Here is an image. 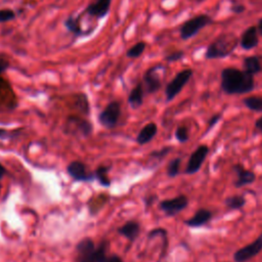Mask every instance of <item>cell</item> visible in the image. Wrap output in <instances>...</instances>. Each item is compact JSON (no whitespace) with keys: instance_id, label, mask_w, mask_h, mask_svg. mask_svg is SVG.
I'll return each mask as SVG.
<instances>
[{"instance_id":"obj_12","label":"cell","mask_w":262,"mask_h":262,"mask_svg":"<svg viewBox=\"0 0 262 262\" xmlns=\"http://www.w3.org/2000/svg\"><path fill=\"white\" fill-rule=\"evenodd\" d=\"M208 154H209V147L207 145L202 144V145L198 146L192 151V154L190 155V157L188 159L185 173L188 175H192V174L196 173L201 169V166L205 162Z\"/></svg>"},{"instance_id":"obj_16","label":"cell","mask_w":262,"mask_h":262,"mask_svg":"<svg viewBox=\"0 0 262 262\" xmlns=\"http://www.w3.org/2000/svg\"><path fill=\"white\" fill-rule=\"evenodd\" d=\"M213 217V214L210 210L205 209V208H201L199 209L192 217H190L189 219L184 221V224L188 227H192V228H196V227H201L205 224H207Z\"/></svg>"},{"instance_id":"obj_8","label":"cell","mask_w":262,"mask_h":262,"mask_svg":"<svg viewBox=\"0 0 262 262\" xmlns=\"http://www.w3.org/2000/svg\"><path fill=\"white\" fill-rule=\"evenodd\" d=\"M188 206V199L184 194L177 195L172 199H166L160 202V209L169 217H173L183 211Z\"/></svg>"},{"instance_id":"obj_37","label":"cell","mask_w":262,"mask_h":262,"mask_svg":"<svg viewBox=\"0 0 262 262\" xmlns=\"http://www.w3.org/2000/svg\"><path fill=\"white\" fill-rule=\"evenodd\" d=\"M157 200V195L155 194H150V195H147L143 199V203L145 205V207H149L150 205L154 204V202Z\"/></svg>"},{"instance_id":"obj_2","label":"cell","mask_w":262,"mask_h":262,"mask_svg":"<svg viewBox=\"0 0 262 262\" xmlns=\"http://www.w3.org/2000/svg\"><path fill=\"white\" fill-rule=\"evenodd\" d=\"M107 248V241H102L96 247L92 238L84 237L76 245L77 262H102L106 256Z\"/></svg>"},{"instance_id":"obj_41","label":"cell","mask_w":262,"mask_h":262,"mask_svg":"<svg viewBox=\"0 0 262 262\" xmlns=\"http://www.w3.org/2000/svg\"><path fill=\"white\" fill-rule=\"evenodd\" d=\"M0 189H1V185H0Z\"/></svg>"},{"instance_id":"obj_27","label":"cell","mask_w":262,"mask_h":262,"mask_svg":"<svg viewBox=\"0 0 262 262\" xmlns=\"http://www.w3.org/2000/svg\"><path fill=\"white\" fill-rule=\"evenodd\" d=\"M180 163L181 159L180 158H175L171 160L167 166V175L171 178L176 177L179 174L180 171Z\"/></svg>"},{"instance_id":"obj_32","label":"cell","mask_w":262,"mask_h":262,"mask_svg":"<svg viewBox=\"0 0 262 262\" xmlns=\"http://www.w3.org/2000/svg\"><path fill=\"white\" fill-rule=\"evenodd\" d=\"M220 119H221V115L220 114H216V115H213L211 118H210V120H209V122H208V128H207V130L205 131V133H207V132H209L219 121H220Z\"/></svg>"},{"instance_id":"obj_6","label":"cell","mask_w":262,"mask_h":262,"mask_svg":"<svg viewBox=\"0 0 262 262\" xmlns=\"http://www.w3.org/2000/svg\"><path fill=\"white\" fill-rule=\"evenodd\" d=\"M121 116V103L113 100L99 113L98 122L106 129H113L117 126Z\"/></svg>"},{"instance_id":"obj_35","label":"cell","mask_w":262,"mask_h":262,"mask_svg":"<svg viewBox=\"0 0 262 262\" xmlns=\"http://www.w3.org/2000/svg\"><path fill=\"white\" fill-rule=\"evenodd\" d=\"M102 262H124V261L119 255L112 254L110 256H105V258L102 260Z\"/></svg>"},{"instance_id":"obj_11","label":"cell","mask_w":262,"mask_h":262,"mask_svg":"<svg viewBox=\"0 0 262 262\" xmlns=\"http://www.w3.org/2000/svg\"><path fill=\"white\" fill-rule=\"evenodd\" d=\"M161 69H162V66L158 64L149 68L144 73L142 78V85H143L144 92L148 94H152L160 90V88L162 87V80L160 78L158 71Z\"/></svg>"},{"instance_id":"obj_18","label":"cell","mask_w":262,"mask_h":262,"mask_svg":"<svg viewBox=\"0 0 262 262\" xmlns=\"http://www.w3.org/2000/svg\"><path fill=\"white\" fill-rule=\"evenodd\" d=\"M158 133V126L156 123H148L145 126L142 127V129L139 131L137 137H136V142L139 145H143L148 143L151 139H154V137L156 136V134Z\"/></svg>"},{"instance_id":"obj_5","label":"cell","mask_w":262,"mask_h":262,"mask_svg":"<svg viewBox=\"0 0 262 262\" xmlns=\"http://www.w3.org/2000/svg\"><path fill=\"white\" fill-rule=\"evenodd\" d=\"M193 72L191 69H184L176 74V76L167 84L165 88L166 101L173 100L188 83Z\"/></svg>"},{"instance_id":"obj_10","label":"cell","mask_w":262,"mask_h":262,"mask_svg":"<svg viewBox=\"0 0 262 262\" xmlns=\"http://www.w3.org/2000/svg\"><path fill=\"white\" fill-rule=\"evenodd\" d=\"M68 174L76 181L91 182L95 180V173L89 172L86 165L81 161H73L67 167Z\"/></svg>"},{"instance_id":"obj_14","label":"cell","mask_w":262,"mask_h":262,"mask_svg":"<svg viewBox=\"0 0 262 262\" xmlns=\"http://www.w3.org/2000/svg\"><path fill=\"white\" fill-rule=\"evenodd\" d=\"M232 169L236 174V180L234 181V186L237 187V188L249 185V184L253 183L256 180L255 173L250 171V170H247L241 164L233 165Z\"/></svg>"},{"instance_id":"obj_7","label":"cell","mask_w":262,"mask_h":262,"mask_svg":"<svg viewBox=\"0 0 262 262\" xmlns=\"http://www.w3.org/2000/svg\"><path fill=\"white\" fill-rule=\"evenodd\" d=\"M92 131H93L92 124L88 120L80 118L75 115L68 117L64 125L66 133L78 134L86 137V136H89L92 133Z\"/></svg>"},{"instance_id":"obj_4","label":"cell","mask_w":262,"mask_h":262,"mask_svg":"<svg viewBox=\"0 0 262 262\" xmlns=\"http://www.w3.org/2000/svg\"><path fill=\"white\" fill-rule=\"evenodd\" d=\"M213 23V18L208 14L195 15L182 24L179 30L180 38L182 40H188L194 37L201 30Z\"/></svg>"},{"instance_id":"obj_22","label":"cell","mask_w":262,"mask_h":262,"mask_svg":"<svg viewBox=\"0 0 262 262\" xmlns=\"http://www.w3.org/2000/svg\"><path fill=\"white\" fill-rule=\"evenodd\" d=\"M156 236H161L163 239V247H162V253L160 255V258L163 259L167 253V249H168V233L167 230L164 228H155L152 230H150L147 234V238L151 239L155 238Z\"/></svg>"},{"instance_id":"obj_28","label":"cell","mask_w":262,"mask_h":262,"mask_svg":"<svg viewBox=\"0 0 262 262\" xmlns=\"http://www.w3.org/2000/svg\"><path fill=\"white\" fill-rule=\"evenodd\" d=\"M171 149H172L171 146H165V147H162L161 149L152 150V151L149 154V159H151L152 161L161 162V161L171 151Z\"/></svg>"},{"instance_id":"obj_21","label":"cell","mask_w":262,"mask_h":262,"mask_svg":"<svg viewBox=\"0 0 262 262\" xmlns=\"http://www.w3.org/2000/svg\"><path fill=\"white\" fill-rule=\"evenodd\" d=\"M63 26L64 28L70 32L72 33L74 36L76 37H79V36H82L84 35V31L81 27V23H80V16L79 17H75L73 15H70L63 23Z\"/></svg>"},{"instance_id":"obj_19","label":"cell","mask_w":262,"mask_h":262,"mask_svg":"<svg viewBox=\"0 0 262 262\" xmlns=\"http://www.w3.org/2000/svg\"><path fill=\"white\" fill-rule=\"evenodd\" d=\"M143 96H144V89L142 83L136 84L133 89L130 91L127 101L130 104V106L134 110L140 107L143 103Z\"/></svg>"},{"instance_id":"obj_38","label":"cell","mask_w":262,"mask_h":262,"mask_svg":"<svg viewBox=\"0 0 262 262\" xmlns=\"http://www.w3.org/2000/svg\"><path fill=\"white\" fill-rule=\"evenodd\" d=\"M255 128H256L260 133H262V116L256 120V122H255Z\"/></svg>"},{"instance_id":"obj_40","label":"cell","mask_w":262,"mask_h":262,"mask_svg":"<svg viewBox=\"0 0 262 262\" xmlns=\"http://www.w3.org/2000/svg\"><path fill=\"white\" fill-rule=\"evenodd\" d=\"M257 30H258L259 35H260V36H262V18H260V19H259V21H258Z\"/></svg>"},{"instance_id":"obj_25","label":"cell","mask_w":262,"mask_h":262,"mask_svg":"<svg viewBox=\"0 0 262 262\" xmlns=\"http://www.w3.org/2000/svg\"><path fill=\"white\" fill-rule=\"evenodd\" d=\"M225 205L229 210H239L246 205V199L239 194L231 195L225 199Z\"/></svg>"},{"instance_id":"obj_39","label":"cell","mask_w":262,"mask_h":262,"mask_svg":"<svg viewBox=\"0 0 262 262\" xmlns=\"http://www.w3.org/2000/svg\"><path fill=\"white\" fill-rule=\"evenodd\" d=\"M5 174H6V169H5V167L0 163V180L4 177Z\"/></svg>"},{"instance_id":"obj_20","label":"cell","mask_w":262,"mask_h":262,"mask_svg":"<svg viewBox=\"0 0 262 262\" xmlns=\"http://www.w3.org/2000/svg\"><path fill=\"white\" fill-rule=\"evenodd\" d=\"M243 68H244V71L254 76L262 71L261 60L257 55L247 56L243 60Z\"/></svg>"},{"instance_id":"obj_29","label":"cell","mask_w":262,"mask_h":262,"mask_svg":"<svg viewBox=\"0 0 262 262\" xmlns=\"http://www.w3.org/2000/svg\"><path fill=\"white\" fill-rule=\"evenodd\" d=\"M175 138L180 143H185L189 139L187 127H185V126L177 127V129L175 130Z\"/></svg>"},{"instance_id":"obj_24","label":"cell","mask_w":262,"mask_h":262,"mask_svg":"<svg viewBox=\"0 0 262 262\" xmlns=\"http://www.w3.org/2000/svg\"><path fill=\"white\" fill-rule=\"evenodd\" d=\"M243 103L245 106H247L249 110L257 113L262 112V96H249L243 99Z\"/></svg>"},{"instance_id":"obj_34","label":"cell","mask_w":262,"mask_h":262,"mask_svg":"<svg viewBox=\"0 0 262 262\" xmlns=\"http://www.w3.org/2000/svg\"><path fill=\"white\" fill-rule=\"evenodd\" d=\"M230 9H231L232 12L239 14V13H243V12L246 10V7H245L243 4L234 3V4H232V5L230 6Z\"/></svg>"},{"instance_id":"obj_15","label":"cell","mask_w":262,"mask_h":262,"mask_svg":"<svg viewBox=\"0 0 262 262\" xmlns=\"http://www.w3.org/2000/svg\"><path fill=\"white\" fill-rule=\"evenodd\" d=\"M111 4H112V0H96L90 3L86 7L85 11L87 14L91 16L102 18L110 12Z\"/></svg>"},{"instance_id":"obj_9","label":"cell","mask_w":262,"mask_h":262,"mask_svg":"<svg viewBox=\"0 0 262 262\" xmlns=\"http://www.w3.org/2000/svg\"><path fill=\"white\" fill-rule=\"evenodd\" d=\"M262 251V232L251 244L236 250L233 254L234 262H247L256 257Z\"/></svg>"},{"instance_id":"obj_36","label":"cell","mask_w":262,"mask_h":262,"mask_svg":"<svg viewBox=\"0 0 262 262\" xmlns=\"http://www.w3.org/2000/svg\"><path fill=\"white\" fill-rule=\"evenodd\" d=\"M13 137H14L13 132H9V131H7L6 129L0 128V139L5 140V139H11V138H13Z\"/></svg>"},{"instance_id":"obj_13","label":"cell","mask_w":262,"mask_h":262,"mask_svg":"<svg viewBox=\"0 0 262 262\" xmlns=\"http://www.w3.org/2000/svg\"><path fill=\"white\" fill-rule=\"evenodd\" d=\"M259 43V33L257 27L251 26L244 31L239 39V45L244 50H251Z\"/></svg>"},{"instance_id":"obj_30","label":"cell","mask_w":262,"mask_h":262,"mask_svg":"<svg viewBox=\"0 0 262 262\" xmlns=\"http://www.w3.org/2000/svg\"><path fill=\"white\" fill-rule=\"evenodd\" d=\"M15 18V12L10 8L0 9V24L13 20Z\"/></svg>"},{"instance_id":"obj_1","label":"cell","mask_w":262,"mask_h":262,"mask_svg":"<svg viewBox=\"0 0 262 262\" xmlns=\"http://www.w3.org/2000/svg\"><path fill=\"white\" fill-rule=\"evenodd\" d=\"M221 89L229 95L246 94L254 90V76L244 70L235 68H225L221 71Z\"/></svg>"},{"instance_id":"obj_33","label":"cell","mask_w":262,"mask_h":262,"mask_svg":"<svg viewBox=\"0 0 262 262\" xmlns=\"http://www.w3.org/2000/svg\"><path fill=\"white\" fill-rule=\"evenodd\" d=\"M9 68V61L8 59L3 56V55H0V74L6 72Z\"/></svg>"},{"instance_id":"obj_3","label":"cell","mask_w":262,"mask_h":262,"mask_svg":"<svg viewBox=\"0 0 262 262\" xmlns=\"http://www.w3.org/2000/svg\"><path fill=\"white\" fill-rule=\"evenodd\" d=\"M239 43V39L232 33L220 34L212 41L205 52V58L216 59L225 58L230 55Z\"/></svg>"},{"instance_id":"obj_31","label":"cell","mask_w":262,"mask_h":262,"mask_svg":"<svg viewBox=\"0 0 262 262\" xmlns=\"http://www.w3.org/2000/svg\"><path fill=\"white\" fill-rule=\"evenodd\" d=\"M183 57H184V51L176 50V51H173L170 54L166 55L165 56V60L168 61V62H174V61L182 59Z\"/></svg>"},{"instance_id":"obj_17","label":"cell","mask_w":262,"mask_h":262,"mask_svg":"<svg viewBox=\"0 0 262 262\" xmlns=\"http://www.w3.org/2000/svg\"><path fill=\"white\" fill-rule=\"evenodd\" d=\"M117 232L127 238L130 243H133L139 235L140 224L135 220L127 221L117 229Z\"/></svg>"},{"instance_id":"obj_26","label":"cell","mask_w":262,"mask_h":262,"mask_svg":"<svg viewBox=\"0 0 262 262\" xmlns=\"http://www.w3.org/2000/svg\"><path fill=\"white\" fill-rule=\"evenodd\" d=\"M145 47H146V43L144 41H139L127 50L126 56L129 58H137L144 52Z\"/></svg>"},{"instance_id":"obj_23","label":"cell","mask_w":262,"mask_h":262,"mask_svg":"<svg viewBox=\"0 0 262 262\" xmlns=\"http://www.w3.org/2000/svg\"><path fill=\"white\" fill-rule=\"evenodd\" d=\"M111 170V166H105V165H101L99 166L95 171V180L98 181V183L103 186V187H108L111 186V179L107 176L108 171Z\"/></svg>"}]
</instances>
